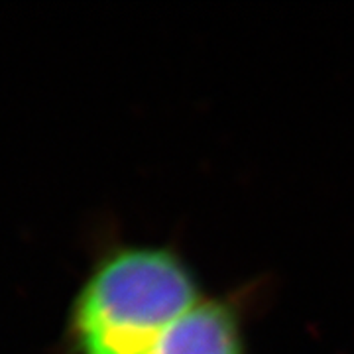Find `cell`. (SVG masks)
I'll return each mask as SVG.
<instances>
[{
	"instance_id": "6da1fadb",
	"label": "cell",
	"mask_w": 354,
	"mask_h": 354,
	"mask_svg": "<svg viewBox=\"0 0 354 354\" xmlns=\"http://www.w3.org/2000/svg\"><path fill=\"white\" fill-rule=\"evenodd\" d=\"M201 301L195 278L165 248L113 254L88 279L75 311L79 354H144Z\"/></svg>"
},
{
	"instance_id": "7a4b0ae2",
	"label": "cell",
	"mask_w": 354,
	"mask_h": 354,
	"mask_svg": "<svg viewBox=\"0 0 354 354\" xmlns=\"http://www.w3.org/2000/svg\"><path fill=\"white\" fill-rule=\"evenodd\" d=\"M144 354H244L234 313L218 301H197Z\"/></svg>"
}]
</instances>
